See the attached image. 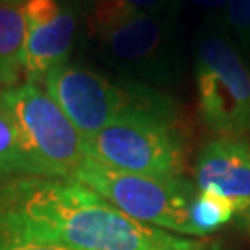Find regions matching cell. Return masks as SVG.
<instances>
[{"instance_id":"obj_6","label":"cell","mask_w":250,"mask_h":250,"mask_svg":"<svg viewBox=\"0 0 250 250\" xmlns=\"http://www.w3.org/2000/svg\"><path fill=\"white\" fill-rule=\"evenodd\" d=\"M100 58L125 78L150 87L176 85L184 74V52L170 17L137 11L93 37Z\"/></svg>"},{"instance_id":"obj_7","label":"cell","mask_w":250,"mask_h":250,"mask_svg":"<svg viewBox=\"0 0 250 250\" xmlns=\"http://www.w3.org/2000/svg\"><path fill=\"white\" fill-rule=\"evenodd\" d=\"M198 111L223 137L250 130V71L235 46L215 32L200 36L195 58Z\"/></svg>"},{"instance_id":"obj_10","label":"cell","mask_w":250,"mask_h":250,"mask_svg":"<svg viewBox=\"0 0 250 250\" xmlns=\"http://www.w3.org/2000/svg\"><path fill=\"white\" fill-rule=\"evenodd\" d=\"M26 21L21 6L0 2V85L4 89L21 83Z\"/></svg>"},{"instance_id":"obj_14","label":"cell","mask_w":250,"mask_h":250,"mask_svg":"<svg viewBox=\"0 0 250 250\" xmlns=\"http://www.w3.org/2000/svg\"><path fill=\"white\" fill-rule=\"evenodd\" d=\"M128 4H132L139 11L150 13L156 17H176L182 0H126Z\"/></svg>"},{"instance_id":"obj_13","label":"cell","mask_w":250,"mask_h":250,"mask_svg":"<svg viewBox=\"0 0 250 250\" xmlns=\"http://www.w3.org/2000/svg\"><path fill=\"white\" fill-rule=\"evenodd\" d=\"M224 13L237 39L250 46V0H226Z\"/></svg>"},{"instance_id":"obj_9","label":"cell","mask_w":250,"mask_h":250,"mask_svg":"<svg viewBox=\"0 0 250 250\" xmlns=\"http://www.w3.org/2000/svg\"><path fill=\"white\" fill-rule=\"evenodd\" d=\"M197 188L230 200L235 213H250V148L233 137H219L198 154Z\"/></svg>"},{"instance_id":"obj_4","label":"cell","mask_w":250,"mask_h":250,"mask_svg":"<svg viewBox=\"0 0 250 250\" xmlns=\"http://www.w3.org/2000/svg\"><path fill=\"white\" fill-rule=\"evenodd\" d=\"M178 113H128L85 139L87 160L135 174L174 178L184 172L186 143Z\"/></svg>"},{"instance_id":"obj_16","label":"cell","mask_w":250,"mask_h":250,"mask_svg":"<svg viewBox=\"0 0 250 250\" xmlns=\"http://www.w3.org/2000/svg\"><path fill=\"white\" fill-rule=\"evenodd\" d=\"M182 2H188L191 6L208 9V11H219L226 6V0H182Z\"/></svg>"},{"instance_id":"obj_2","label":"cell","mask_w":250,"mask_h":250,"mask_svg":"<svg viewBox=\"0 0 250 250\" xmlns=\"http://www.w3.org/2000/svg\"><path fill=\"white\" fill-rule=\"evenodd\" d=\"M43 89L85 139L128 113H178L176 102L139 82H113L82 65L63 63L41 76Z\"/></svg>"},{"instance_id":"obj_8","label":"cell","mask_w":250,"mask_h":250,"mask_svg":"<svg viewBox=\"0 0 250 250\" xmlns=\"http://www.w3.org/2000/svg\"><path fill=\"white\" fill-rule=\"evenodd\" d=\"M26 21L22 69L28 80L37 82L54 67L69 62L78 34V9L65 0H24Z\"/></svg>"},{"instance_id":"obj_18","label":"cell","mask_w":250,"mask_h":250,"mask_svg":"<svg viewBox=\"0 0 250 250\" xmlns=\"http://www.w3.org/2000/svg\"><path fill=\"white\" fill-rule=\"evenodd\" d=\"M200 250H204V249H200Z\"/></svg>"},{"instance_id":"obj_11","label":"cell","mask_w":250,"mask_h":250,"mask_svg":"<svg viewBox=\"0 0 250 250\" xmlns=\"http://www.w3.org/2000/svg\"><path fill=\"white\" fill-rule=\"evenodd\" d=\"M17 176H32V165L13 117L0 104V178Z\"/></svg>"},{"instance_id":"obj_3","label":"cell","mask_w":250,"mask_h":250,"mask_svg":"<svg viewBox=\"0 0 250 250\" xmlns=\"http://www.w3.org/2000/svg\"><path fill=\"white\" fill-rule=\"evenodd\" d=\"M24 145L32 176L72 180L87 161L85 137L39 83L26 80L0 91Z\"/></svg>"},{"instance_id":"obj_15","label":"cell","mask_w":250,"mask_h":250,"mask_svg":"<svg viewBox=\"0 0 250 250\" xmlns=\"http://www.w3.org/2000/svg\"><path fill=\"white\" fill-rule=\"evenodd\" d=\"M0 250H71L58 245H43V243H24V241H9L0 237Z\"/></svg>"},{"instance_id":"obj_17","label":"cell","mask_w":250,"mask_h":250,"mask_svg":"<svg viewBox=\"0 0 250 250\" xmlns=\"http://www.w3.org/2000/svg\"><path fill=\"white\" fill-rule=\"evenodd\" d=\"M0 2H6V4H15V6H21L24 0H0Z\"/></svg>"},{"instance_id":"obj_1","label":"cell","mask_w":250,"mask_h":250,"mask_svg":"<svg viewBox=\"0 0 250 250\" xmlns=\"http://www.w3.org/2000/svg\"><path fill=\"white\" fill-rule=\"evenodd\" d=\"M0 237L71 250H200L193 239L137 223L74 180L0 182Z\"/></svg>"},{"instance_id":"obj_5","label":"cell","mask_w":250,"mask_h":250,"mask_svg":"<svg viewBox=\"0 0 250 250\" xmlns=\"http://www.w3.org/2000/svg\"><path fill=\"white\" fill-rule=\"evenodd\" d=\"M72 180L106 198L137 223L174 233L197 235L191 223V204L198 189L182 176L135 174L107 169L87 160Z\"/></svg>"},{"instance_id":"obj_12","label":"cell","mask_w":250,"mask_h":250,"mask_svg":"<svg viewBox=\"0 0 250 250\" xmlns=\"http://www.w3.org/2000/svg\"><path fill=\"white\" fill-rule=\"evenodd\" d=\"M235 215V208L224 197L198 189L191 204V223L197 235H206L228 224Z\"/></svg>"}]
</instances>
